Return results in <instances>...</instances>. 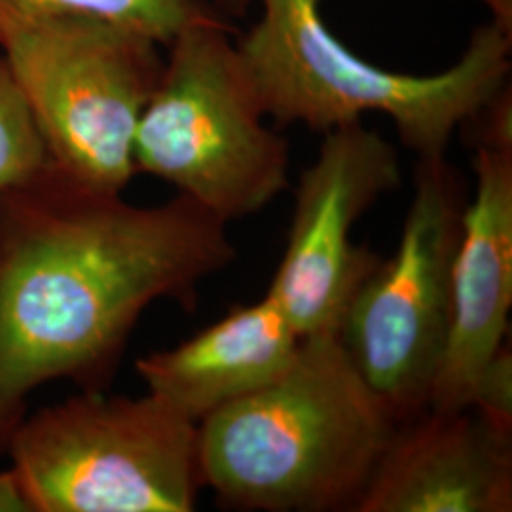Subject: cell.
Returning a JSON list of instances; mask_svg holds the SVG:
<instances>
[{
    "instance_id": "1",
    "label": "cell",
    "mask_w": 512,
    "mask_h": 512,
    "mask_svg": "<svg viewBox=\"0 0 512 512\" xmlns=\"http://www.w3.org/2000/svg\"><path fill=\"white\" fill-rule=\"evenodd\" d=\"M226 226L181 194L133 205L50 160L0 192V454L42 385L107 391L148 306L194 308L236 260Z\"/></svg>"
},
{
    "instance_id": "2",
    "label": "cell",
    "mask_w": 512,
    "mask_h": 512,
    "mask_svg": "<svg viewBox=\"0 0 512 512\" xmlns=\"http://www.w3.org/2000/svg\"><path fill=\"white\" fill-rule=\"evenodd\" d=\"M397 414L338 332L302 338L270 384L198 423L203 488L238 511H355Z\"/></svg>"
},
{
    "instance_id": "3",
    "label": "cell",
    "mask_w": 512,
    "mask_h": 512,
    "mask_svg": "<svg viewBox=\"0 0 512 512\" xmlns=\"http://www.w3.org/2000/svg\"><path fill=\"white\" fill-rule=\"evenodd\" d=\"M258 2L262 16L236 44L266 116L279 126L327 133L378 112L418 160H439L456 131L509 82L512 37L492 21L476 27L450 69L420 76L353 54L327 27L325 0Z\"/></svg>"
},
{
    "instance_id": "4",
    "label": "cell",
    "mask_w": 512,
    "mask_h": 512,
    "mask_svg": "<svg viewBox=\"0 0 512 512\" xmlns=\"http://www.w3.org/2000/svg\"><path fill=\"white\" fill-rule=\"evenodd\" d=\"M232 31L213 12L173 37L133 143L137 173L171 184L226 224L274 202L291 165Z\"/></svg>"
},
{
    "instance_id": "5",
    "label": "cell",
    "mask_w": 512,
    "mask_h": 512,
    "mask_svg": "<svg viewBox=\"0 0 512 512\" xmlns=\"http://www.w3.org/2000/svg\"><path fill=\"white\" fill-rule=\"evenodd\" d=\"M6 454L31 512H190L198 425L152 393L84 391L27 414Z\"/></svg>"
},
{
    "instance_id": "6",
    "label": "cell",
    "mask_w": 512,
    "mask_h": 512,
    "mask_svg": "<svg viewBox=\"0 0 512 512\" xmlns=\"http://www.w3.org/2000/svg\"><path fill=\"white\" fill-rule=\"evenodd\" d=\"M0 57L50 162L124 194L137 173V124L164 69L160 44L105 19L61 14L0 23Z\"/></svg>"
},
{
    "instance_id": "7",
    "label": "cell",
    "mask_w": 512,
    "mask_h": 512,
    "mask_svg": "<svg viewBox=\"0 0 512 512\" xmlns=\"http://www.w3.org/2000/svg\"><path fill=\"white\" fill-rule=\"evenodd\" d=\"M467 190L446 158L420 160L395 253L353 296L340 338L399 420L427 408L452 323Z\"/></svg>"
},
{
    "instance_id": "8",
    "label": "cell",
    "mask_w": 512,
    "mask_h": 512,
    "mask_svg": "<svg viewBox=\"0 0 512 512\" xmlns=\"http://www.w3.org/2000/svg\"><path fill=\"white\" fill-rule=\"evenodd\" d=\"M403 183L401 156L378 131L330 129L294 190L287 247L268 294L306 338L338 332L353 296L380 258L353 243V228Z\"/></svg>"
},
{
    "instance_id": "9",
    "label": "cell",
    "mask_w": 512,
    "mask_h": 512,
    "mask_svg": "<svg viewBox=\"0 0 512 512\" xmlns=\"http://www.w3.org/2000/svg\"><path fill=\"white\" fill-rule=\"evenodd\" d=\"M473 171L452 272V323L427 404L439 412L469 408L482 368L509 342L512 148L475 147Z\"/></svg>"
},
{
    "instance_id": "10",
    "label": "cell",
    "mask_w": 512,
    "mask_h": 512,
    "mask_svg": "<svg viewBox=\"0 0 512 512\" xmlns=\"http://www.w3.org/2000/svg\"><path fill=\"white\" fill-rule=\"evenodd\" d=\"M512 433L473 408L399 421L353 512H511Z\"/></svg>"
},
{
    "instance_id": "11",
    "label": "cell",
    "mask_w": 512,
    "mask_h": 512,
    "mask_svg": "<svg viewBox=\"0 0 512 512\" xmlns=\"http://www.w3.org/2000/svg\"><path fill=\"white\" fill-rule=\"evenodd\" d=\"M302 342L270 294L236 306L175 348L150 351L135 368L148 393L196 425L270 384Z\"/></svg>"
},
{
    "instance_id": "12",
    "label": "cell",
    "mask_w": 512,
    "mask_h": 512,
    "mask_svg": "<svg viewBox=\"0 0 512 512\" xmlns=\"http://www.w3.org/2000/svg\"><path fill=\"white\" fill-rule=\"evenodd\" d=\"M217 12L203 0H0V23L61 14L92 16L167 46L194 19Z\"/></svg>"
},
{
    "instance_id": "13",
    "label": "cell",
    "mask_w": 512,
    "mask_h": 512,
    "mask_svg": "<svg viewBox=\"0 0 512 512\" xmlns=\"http://www.w3.org/2000/svg\"><path fill=\"white\" fill-rule=\"evenodd\" d=\"M48 160L37 122L0 57V192L27 181Z\"/></svg>"
},
{
    "instance_id": "14",
    "label": "cell",
    "mask_w": 512,
    "mask_h": 512,
    "mask_svg": "<svg viewBox=\"0 0 512 512\" xmlns=\"http://www.w3.org/2000/svg\"><path fill=\"white\" fill-rule=\"evenodd\" d=\"M469 408L501 431L512 433V353L509 342L482 368Z\"/></svg>"
},
{
    "instance_id": "15",
    "label": "cell",
    "mask_w": 512,
    "mask_h": 512,
    "mask_svg": "<svg viewBox=\"0 0 512 512\" xmlns=\"http://www.w3.org/2000/svg\"><path fill=\"white\" fill-rule=\"evenodd\" d=\"M0 512H31L12 469L0 471Z\"/></svg>"
},
{
    "instance_id": "16",
    "label": "cell",
    "mask_w": 512,
    "mask_h": 512,
    "mask_svg": "<svg viewBox=\"0 0 512 512\" xmlns=\"http://www.w3.org/2000/svg\"><path fill=\"white\" fill-rule=\"evenodd\" d=\"M492 16V23L512 37V0H476Z\"/></svg>"
},
{
    "instance_id": "17",
    "label": "cell",
    "mask_w": 512,
    "mask_h": 512,
    "mask_svg": "<svg viewBox=\"0 0 512 512\" xmlns=\"http://www.w3.org/2000/svg\"><path fill=\"white\" fill-rule=\"evenodd\" d=\"M213 8L224 18H243L255 0H211Z\"/></svg>"
}]
</instances>
